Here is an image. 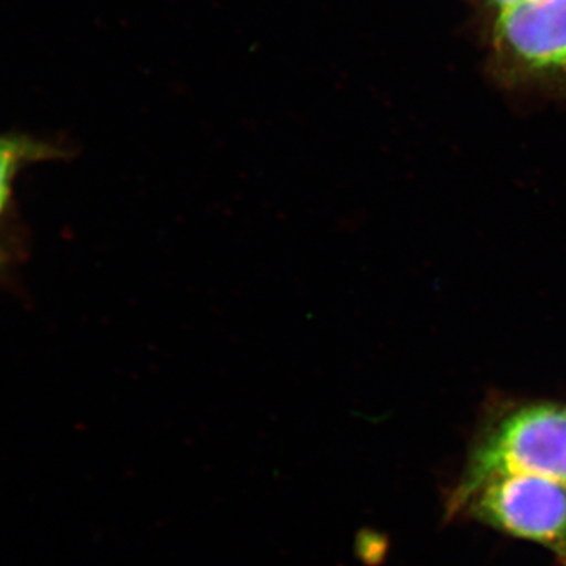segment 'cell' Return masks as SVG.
Masks as SVG:
<instances>
[{
  "instance_id": "5",
  "label": "cell",
  "mask_w": 566,
  "mask_h": 566,
  "mask_svg": "<svg viewBox=\"0 0 566 566\" xmlns=\"http://www.w3.org/2000/svg\"><path fill=\"white\" fill-rule=\"evenodd\" d=\"M521 2H524V0H479V7L485 11L488 18H491Z\"/></svg>"
},
{
  "instance_id": "3",
  "label": "cell",
  "mask_w": 566,
  "mask_h": 566,
  "mask_svg": "<svg viewBox=\"0 0 566 566\" xmlns=\"http://www.w3.org/2000/svg\"><path fill=\"white\" fill-rule=\"evenodd\" d=\"M465 512L505 534L545 546L566 566V483L542 475L488 480Z\"/></svg>"
},
{
  "instance_id": "4",
  "label": "cell",
  "mask_w": 566,
  "mask_h": 566,
  "mask_svg": "<svg viewBox=\"0 0 566 566\" xmlns=\"http://www.w3.org/2000/svg\"><path fill=\"white\" fill-rule=\"evenodd\" d=\"M74 155L65 142L41 139L25 133L0 134V216L6 214L13 196V182L25 167L61 161Z\"/></svg>"
},
{
  "instance_id": "1",
  "label": "cell",
  "mask_w": 566,
  "mask_h": 566,
  "mask_svg": "<svg viewBox=\"0 0 566 566\" xmlns=\"http://www.w3.org/2000/svg\"><path fill=\"white\" fill-rule=\"evenodd\" d=\"M531 474L566 483V403L493 397L483 408L463 471L446 501L444 520L465 512L488 480Z\"/></svg>"
},
{
  "instance_id": "2",
  "label": "cell",
  "mask_w": 566,
  "mask_h": 566,
  "mask_svg": "<svg viewBox=\"0 0 566 566\" xmlns=\"http://www.w3.org/2000/svg\"><path fill=\"white\" fill-rule=\"evenodd\" d=\"M488 20L495 81L513 91L566 93V0H524Z\"/></svg>"
},
{
  "instance_id": "6",
  "label": "cell",
  "mask_w": 566,
  "mask_h": 566,
  "mask_svg": "<svg viewBox=\"0 0 566 566\" xmlns=\"http://www.w3.org/2000/svg\"><path fill=\"white\" fill-rule=\"evenodd\" d=\"M7 266V253L3 251L2 245H0V273H2L3 268Z\"/></svg>"
}]
</instances>
